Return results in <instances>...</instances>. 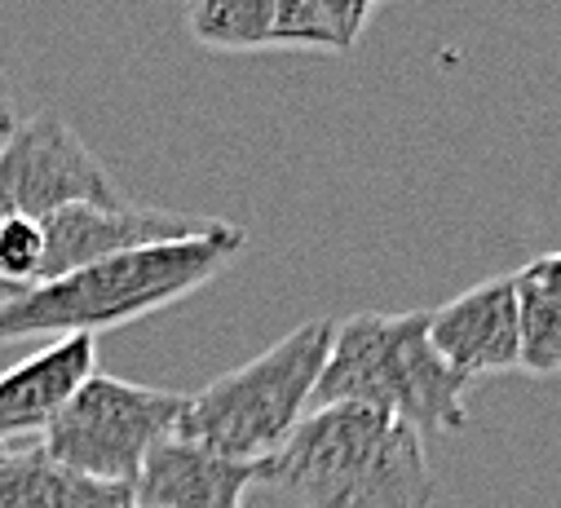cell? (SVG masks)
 I'll use <instances>...</instances> for the list:
<instances>
[{
	"label": "cell",
	"mask_w": 561,
	"mask_h": 508,
	"mask_svg": "<svg viewBox=\"0 0 561 508\" xmlns=\"http://www.w3.org/2000/svg\"><path fill=\"white\" fill-rule=\"evenodd\" d=\"M243 247L248 230L221 221L204 239L115 252L10 301L0 310V345L27 336H102L111 327L137 323L213 284Z\"/></svg>",
	"instance_id": "1"
},
{
	"label": "cell",
	"mask_w": 561,
	"mask_h": 508,
	"mask_svg": "<svg viewBox=\"0 0 561 508\" xmlns=\"http://www.w3.org/2000/svg\"><path fill=\"white\" fill-rule=\"evenodd\" d=\"M261 482L306 508H434L425 438L371 407H314L261 460Z\"/></svg>",
	"instance_id": "2"
},
{
	"label": "cell",
	"mask_w": 561,
	"mask_h": 508,
	"mask_svg": "<svg viewBox=\"0 0 561 508\" xmlns=\"http://www.w3.org/2000/svg\"><path fill=\"white\" fill-rule=\"evenodd\" d=\"M469 376H460L430 340V310L350 314L336 323L319 407H371L411 425L420 438L460 434L469 425Z\"/></svg>",
	"instance_id": "3"
},
{
	"label": "cell",
	"mask_w": 561,
	"mask_h": 508,
	"mask_svg": "<svg viewBox=\"0 0 561 508\" xmlns=\"http://www.w3.org/2000/svg\"><path fill=\"white\" fill-rule=\"evenodd\" d=\"M336 323L310 319L243 367L191 394L178 438L226 460H265L310 416Z\"/></svg>",
	"instance_id": "4"
},
{
	"label": "cell",
	"mask_w": 561,
	"mask_h": 508,
	"mask_svg": "<svg viewBox=\"0 0 561 508\" xmlns=\"http://www.w3.org/2000/svg\"><path fill=\"white\" fill-rule=\"evenodd\" d=\"M186 403L191 394L133 385V380L93 371L41 434V451L80 477L133 486L147 460L169 438H178Z\"/></svg>",
	"instance_id": "5"
},
{
	"label": "cell",
	"mask_w": 561,
	"mask_h": 508,
	"mask_svg": "<svg viewBox=\"0 0 561 508\" xmlns=\"http://www.w3.org/2000/svg\"><path fill=\"white\" fill-rule=\"evenodd\" d=\"M71 204H128L84 138L54 111L19 119L14 138L0 147V221L36 217L45 221Z\"/></svg>",
	"instance_id": "6"
},
{
	"label": "cell",
	"mask_w": 561,
	"mask_h": 508,
	"mask_svg": "<svg viewBox=\"0 0 561 508\" xmlns=\"http://www.w3.org/2000/svg\"><path fill=\"white\" fill-rule=\"evenodd\" d=\"M45 270L41 284L62 279L80 266H93L115 252L151 247V243H182V239H204L221 221L217 217H186L169 208H137V204H71L49 212L45 221Z\"/></svg>",
	"instance_id": "7"
},
{
	"label": "cell",
	"mask_w": 561,
	"mask_h": 508,
	"mask_svg": "<svg viewBox=\"0 0 561 508\" xmlns=\"http://www.w3.org/2000/svg\"><path fill=\"white\" fill-rule=\"evenodd\" d=\"M430 340L460 376H500L522 367L517 279H482L447 305L430 310Z\"/></svg>",
	"instance_id": "8"
},
{
	"label": "cell",
	"mask_w": 561,
	"mask_h": 508,
	"mask_svg": "<svg viewBox=\"0 0 561 508\" xmlns=\"http://www.w3.org/2000/svg\"><path fill=\"white\" fill-rule=\"evenodd\" d=\"M98 371V336H58L19 367L0 371V451L54 425L67 399Z\"/></svg>",
	"instance_id": "9"
},
{
	"label": "cell",
	"mask_w": 561,
	"mask_h": 508,
	"mask_svg": "<svg viewBox=\"0 0 561 508\" xmlns=\"http://www.w3.org/2000/svg\"><path fill=\"white\" fill-rule=\"evenodd\" d=\"M261 482V460H226L195 442L169 438L133 482L137 508H243Z\"/></svg>",
	"instance_id": "10"
},
{
	"label": "cell",
	"mask_w": 561,
	"mask_h": 508,
	"mask_svg": "<svg viewBox=\"0 0 561 508\" xmlns=\"http://www.w3.org/2000/svg\"><path fill=\"white\" fill-rule=\"evenodd\" d=\"M0 508H137L133 486H111L54 464L41 442L0 451Z\"/></svg>",
	"instance_id": "11"
},
{
	"label": "cell",
	"mask_w": 561,
	"mask_h": 508,
	"mask_svg": "<svg viewBox=\"0 0 561 508\" xmlns=\"http://www.w3.org/2000/svg\"><path fill=\"white\" fill-rule=\"evenodd\" d=\"M186 27L208 49L274 45V0H186Z\"/></svg>",
	"instance_id": "12"
},
{
	"label": "cell",
	"mask_w": 561,
	"mask_h": 508,
	"mask_svg": "<svg viewBox=\"0 0 561 508\" xmlns=\"http://www.w3.org/2000/svg\"><path fill=\"white\" fill-rule=\"evenodd\" d=\"M517 310H522V371L557 376L561 371V310L522 284H517Z\"/></svg>",
	"instance_id": "13"
},
{
	"label": "cell",
	"mask_w": 561,
	"mask_h": 508,
	"mask_svg": "<svg viewBox=\"0 0 561 508\" xmlns=\"http://www.w3.org/2000/svg\"><path fill=\"white\" fill-rule=\"evenodd\" d=\"M45 270V226L36 217L0 221V279L14 288H36Z\"/></svg>",
	"instance_id": "14"
},
{
	"label": "cell",
	"mask_w": 561,
	"mask_h": 508,
	"mask_svg": "<svg viewBox=\"0 0 561 508\" xmlns=\"http://www.w3.org/2000/svg\"><path fill=\"white\" fill-rule=\"evenodd\" d=\"M274 45H310L336 49L323 0H274Z\"/></svg>",
	"instance_id": "15"
},
{
	"label": "cell",
	"mask_w": 561,
	"mask_h": 508,
	"mask_svg": "<svg viewBox=\"0 0 561 508\" xmlns=\"http://www.w3.org/2000/svg\"><path fill=\"white\" fill-rule=\"evenodd\" d=\"M380 5V0H323V14H328V27L336 36V49H350L363 27H367V14Z\"/></svg>",
	"instance_id": "16"
},
{
	"label": "cell",
	"mask_w": 561,
	"mask_h": 508,
	"mask_svg": "<svg viewBox=\"0 0 561 508\" xmlns=\"http://www.w3.org/2000/svg\"><path fill=\"white\" fill-rule=\"evenodd\" d=\"M517 284L530 288V292H539L543 301H552L561 310V252H539L535 262H526L517 270Z\"/></svg>",
	"instance_id": "17"
},
{
	"label": "cell",
	"mask_w": 561,
	"mask_h": 508,
	"mask_svg": "<svg viewBox=\"0 0 561 508\" xmlns=\"http://www.w3.org/2000/svg\"><path fill=\"white\" fill-rule=\"evenodd\" d=\"M19 129V106H14V93L5 84V76H0V147H5Z\"/></svg>",
	"instance_id": "18"
},
{
	"label": "cell",
	"mask_w": 561,
	"mask_h": 508,
	"mask_svg": "<svg viewBox=\"0 0 561 508\" xmlns=\"http://www.w3.org/2000/svg\"><path fill=\"white\" fill-rule=\"evenodd\" d=\"M23 297V288H14V284H5V279H0V310H5L10 301H19Z\"/></svg>",
	"instance_id": "19"
}]
</instances>
